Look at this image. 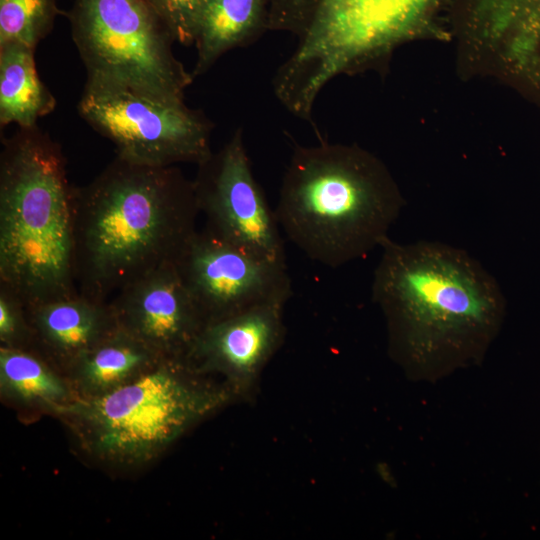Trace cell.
Here are the masks:
<instances>
[{
    "label": "cell",
    "instance_id": "1",
    "mask_svg": "<svg viewBox=\"0 0 540 540\" xmlns=\"http://www.w3.org/2000/svg\"><path fill=\"white\" fill-rule=\"evenodd\" d=\"M381 248L371 295L386 319L391 356L423 375L480 361L506 315L496 278L447 243L388 238Z\"/></svg>",
    "mask_w": 540,
    "mask_h": 540
},
{
    "label": "cell",
    "instance_id": "2",
    "mask_svg": "<svg viewBox=\"0 0 540 540\" xmlns=\"http://www.w3.org/2000/svg\"><path fill=\"white\" fill-rule=\"evenodd\" d=\"M193 181L176 166L115 158L88 184L75 187L74 277L98 301L157 268L174 263L197 231Z\"/></svg>",
    "mask_w": 540,
    "mask_h": 540
},
{
    "label": "cell",
    "instance_id": "3",
    "mask_svg": "<svg viewBox=\"0 0 540 540\" xmlns=\"http://www.w3.org/2000/svg\"><path fill=\"white\" fill-rule=\"evenodd\" d=\"M405 200L384 163L356 145H297L275 215L311 260L337 268L366 257L389 238Z\"/></svg>",
    "mask_w": 540,
    "mask_h": 540
},
{
    "label": "cell",
    "instance_id": "4",
    "mask_svg": "<svg viewBox=\"0 0 540 540\" xmlns=\"http://www.w3.org/2000/svg\"><path fill=\"white\" fill-rule=\"evenodd\" d=\"M74 189L60 144L37 125L2 140L0 286L25 306L78 291Z\"/></svg>",
    "mask_w": 540,
    "mask_h": 540
},
{
    "label": "cell",
    "instance_id": "5",
    "mask_svg": "<svg viewBox=\"0 0 540 540\" xmlns=\"http://www.w3.org/2000/svg\"><path fill=\"white\" fill-rule=\"evenodd\" d=\"M233 400L222 380L198 372L184 358L163 357L128 383L97 397H76L53 414L92 458L131 468L155 460Z\"/></svg>",
    "mask_w": 540,
    "mask_h": 540
},
{
    "label": "cell",
    "instance_id": "6",
    "mask_svg": "<svg viewBox=\"0 0 540 540\" xmlns=\"http://www.w3.org/2000/svg\"><path fill=\"white\" fill-rule=\"evenodd\" d=\"M289 3L299 40L285 61L288 74L311 93L395 46L437 27L447 0H267Z\"/></svg>",
    "mask_w": 540,
    "mask_h": 540
},
{
    "label": "cell",
    "instance_id": "7",
    "mask_svg": "<svg viewBox=\"0 0 540 540\" xmlns=\"http://www.w3.org/2000/svg\"><path fill=\"white\" fill-rule=\"evenodd\" d=\"M86 83L123 88L161 101H184L193 76L146 0H74L67 14Z\"/></svg>",
    "mask_w": 540,
    "mask_h": 540
},
{
    "label": "cell",
    "instance_id": "8",
    "mask_svg": "<svg viewBox=\"0 0 540 540\" xmlns=\"http://www.w3.org/2000/svg\"><path fill=\"white\" fill-rule=\"evenodd\" d=\"M77 111L113 143L116 156L130 162L198 165L212 154V123L184 101H161L123 88L85 83Z\"/></svg>",
    "mask_w": 540,
    "mask_h": 540
},
{
    "label": "cell",
    "instance_id": "9",
    "mask_svg": "<svg viewBox=\"0 0 540 540\" xmlns=\"http://www.w3.org/2000/svg\"><path fill=\"white\" fill-rule=\"evenodd\" d=\"M197 167L193 185L205 228L251 255L286 264L275 211L254 177L241 130Z\"/></svg>",
    "mask_w": 540,
    "mask_h": 540
},
{
    "label": "cell",
    "instance_id": "10",
    "mask_svg": "<svg viewBox=\"0 0 540 540\" xmlns=\"http://www.w3.org/2000/svg\"><path fill=\"white\" fill-rule=\"evenodd\" d=\"M174 264L205 325L260 304L286 303L292 294L286 264L251 255L207 228L193 234Z\"/></svg>",
    "mask_w": 540,
    "mask_h": 540
},
{
    "label": "cell",
    "instance_id": "11",
    "mask_svg": "<svg viewBox=\"0 0 540 540\" xmlns=\"http://www.w3.org/2000/svg\"><path fill=\"white\" fill-rule=\"evenodd\" d=\"M451 10L474 52L540 104V0H451Z\"/></svg>",
    "mask_w": 540,
    "mask_h": 540
},
{
    "label": "cell",
    "instance_id": "12",
    "mask_svg": "<svg viewBox=\"0 0 540 540\" xmlns=\"http://www.w3.org/2000/svg\"><path fill=\"white\" fill-rule=\"evenodd\" d=\"M283 302H268L206 324L186 360L219 376L237 400H252L260 376L285 336Z\"/></svg>",
    "mask_w": 540,
    "mask_h": 540
},
{
    "label": "cell",
    "instance_id": "13",
    "mask_svg": "<svg viewBox=\"0 0 540 540\" xmlns=\"http://www.w3.org/2000/svg\"><path fill=\"white\" fill-rule=\"evenodd\" d=\"M110 303L119 328L162 357L186 359L205 325L174 263L128 285Z\"/></svg>",
    "mask_w": 540,
    "mask_h": 540
},
{
    "label": "cell",
    "instance_id": "14",
    "mask_svg": "<svg viewBox=\"0 0 540 540\" xmlns=\"http://www.w3.org/2000/svg\"><path fill=\"white\" fill-rule=\"evenodd\" d=\"M32 330L30 349L64 374L67 368L119 328L110 301H98L79 291L26 306Z\"/></svg>",
    "mask_w": 540,
    "mask_h": 540
},
{
    "label": "cell",
    "instance_id": "15",
    "mask_svg": "<svg viewBox=\"0 0 540 540\" xmlns=\"http://www.w3.org/2000/svg\"><path fill=\"white\" fill-rule=\"evenodd\" d=\"M161 358L144 343L118 328L82 353L65 371L79 398L106 394L140 376Z\"/></svg>",
    "mask_w": 540,
    "mask_h": 540
},
{
    "label": "cell",
    "instance_id": "16",
    "mask_svg": "<svg viewBox=\"0 0 540 540\" xmlns=\"http://www.w3.org/2000/svg\"><path fill=\"white\" fill-rule=\"evenodd\" d=\"M2 398L54 413L77 396L67 376L37 351L0 346Z\"/></svg>",
    "mask_w": 540,
    "mask_h": 540
},
{
    "label": "cell",
    "instance_id": "17",
    "mask_svg": "<svg viewBox=\"0 0 540 540\" xmlns=\"http://www.w3.org/2000/svg\"><path fill=\"white\" fill-rule=\"evenodd\" d=\"M35 49L21 43L0 45V125L28 128L51 113L56 99L40 80Z\"/></svg>",
    "mask_w": 540,
    "mask_h": 540
},
{
    "label": "cell",
    "instance_id": "18",
    "mask_svg": "<svg viewBox=\"0 0 540 540\" xmlns=\"http://www.w3.org/2000/svg\"><path fill=\"white\" fill-rule=\"evenodd\" d=\"M267 22V0H207L198 27L193 78L227 51L252 39Z\"/></svg>",
    "mask_w": 540,
    "mask_h": 540
},
{
    "label": "cell",
    "instance_id": "19",
    "mask_svg": "<svg viewBox=\"0 0 540 540\" xmlns=\"http://www.w3.org/2000/svg\"><path fill=\"white\" fill-rule=\"evenodd\" d=\"M60 13L56 0H0V45L21 43L36 48Z\"/></svg>",
    "mask_w": 540,
    "mask_h": 540
},
{
    "label": "cell",
    "instance_id": "20",
    "mask_svg": "<svg viewBox=\"0 0 540 540\" xmlns=\"http://www.w3.org/2000/svg\"><path fill=\"white\" fill-rule=\"evenodd\" d=\"M159 16L173 40L183 45L195 43L207 0H146Z\"/></svg>",
    "mask_w": 540,
    "mask_h": 540
},
{
    "label": "cell",
    "instance_id": "21",
    "mask_svg": "<svg viewBox=\"0 0 540 540\" xmlns=\"http://www.w3.org/2000/svg\"><path fill=\"white\" fill-rule=\"evenodd\" d=\"M0 346L31 348L32 330L25 304L6 287L0 286Z\"/></svg>",
    "mask_w": 540,
    "mask_h": 540
}]
</instances>
